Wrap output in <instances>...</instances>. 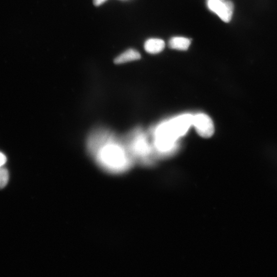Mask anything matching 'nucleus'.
<instances>
[{"instance_id":"6","label":"nucleus","mask_w":277,"mask_h":277,"mask_svg":"<svg viewBox=\"0 0 277 277\" xmlns=\"http://www.w3.org/2000/svg\"><path fill=\"white\" fill-rule=\"evenodd\" d=\"M165 46V42L163 40L153 38L145 42L144 49L149 54H157L163 51Z\"/></svg>"},{"instance_id":"5","label":"nucleus","mask_w":277,"mask_h":277,"mask_svg":"<svg viewBox=\"0 0 277 277\" xmlns=\"http://www.w3.org/2000/svg\"><path fill=\"white\" fill-rule=\"evenodd\" d=\"M193 116L185 115L177 117L169 122L176 136L178 138L185 134L193 124Z\"/></svg>"},{"instance_id":"11","label":"nucleus","mask_w":277,"mask_h":277,"mask_svg":"<svg viewBox=\"0 0 277 277\" xmlns=\"http://www.w3.org/2000/svg\"><path fill=\"white\" fill-rule=\"evenodd\" d=\"M106 0H94L93 3L95 5L99 6L105 2Z\"/></svg>"},{"instance_id":"9","label":"nucleus","mask_w":277,"mask_h":277,"mask_svg":"<svg viewBox=\"0 0 277 277\" xmlns=\"http://www.w3.org/2000/svg\"><path fill=\"white\" fill-rule=\"evenodd\" d=\"M9 180L8 170L3 166L0 167V189L6 186Z\"/></svg>"},{"instance_id":"7","label":"nucleus","mask_w":277,"mask_h":277,"mask_svg":"<svg viewBox=\"0 0 277 277\" xmlns=\"http://www.w3.org/2000/svg\"><path fill=\"white\" fill-rule=\"evenodd\" d=\"M191 44L190 40L186 38L181 37H173L169 41V46L174 49L187 50Z\"/></svg>"},{"instance_id":"1","label":"nucleus","mask_w":277,"mask_h":277,"mask_svg":"<svg viewBox=\"0 0 277 277\" xmlns=\"http://www.w3.org/2000/svg\"><path fill=\"white\" fill-rule=\"evenodd\" d=\"M87 150L94 162L105 172L118 175L129 170L133 158L120 138L113 131L100 127L92 131Z\"/></svg>"},{"instance_id":"2","label":"nucleus","mask_w":277,"mask_h":277,"mask_svg":"<svg viewBox=\"0 0 277 277\" xmlns=\"http://www.w3.org/2000/svg\"><path fill=\"white\" fill-rule=\"evenodd\" d=\"M177 138L168 122L159 126L156 134L157 147L163 151H167L174 144Z\"/></svg>"},{"instance_id":"4","label":"nucleus","mask_w":277,"mask_h":277,"mask_svg":"<svg viewBox=\"0 0 277 277\" xmlns=\"http://www.w3.org/2000/svg\"><path fill=\"white\" fill-rule=\"evenodd\" d=\"M193 124L202 137L209 138L214 133V123L207 115L201 114L193 116Z\"/></svg>"},{"instance_id":"8","label":"nucleus","mask_w":277,"mask_h":277,"mask_svg":"<svg viewBox=\"0 0 277 277\" xmlns=\"http://www.w3.org/2000/svg\"><path fill=\"white\" fill-rule=\"evenodd\" d=\"M141 58V55L138 51L130 49L125 51L115 60L116 64H123L126 62H131L135 60H139Z\"/></svg>"},{"instance_id":"10","label":"nucleus","mask_w":277,"mask_h":277,"mask_svg":"<svg viewBox=\"0 0 277 277\" xmlns=\"http://www.w3.org/2000/svg\"><path fill=\"white\" fill-rule=\"evenodd\" d=\"M6 162V157L2 154L0 153V167H2Z\"/></svg>"},{"instance_id":"3","label":"nucleus","mask_w":277,"mask_h":277,"mask_svg":"<svg viewBox=\"0 0 277 277\" xmlns=\"http://www.w3.org/2000/svg\"><path fill=\"white\" fill-rule=\"evenodd\" d=\"M207 4L211 11L217 14L224 22H230L234 10L232 2L229 0H208Z\"/></svg>"}]
</instances>
